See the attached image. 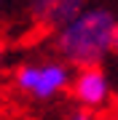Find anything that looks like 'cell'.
<instances>
[{
    "label": "cell",
    "mask_w": 118,
    "mask_h": 120,
    "mask_svg": "<svg viewBox=\"0 0 118 120\" xmlns=\"http://www.w3.org/2000/svg\"><path fill=\"white\" fill-rule=\"evenodd\" d=\"M118 27L115 11L105 5H89L83 13L59 27L54 35V48L59 59L75 69L99 67L107 53H113V32Z\"/></svg>",
    "instance_id": "cell-1"
},
{
    "label": "cell",
    "mask_w": 118,
    "mask_h": 120,
    "mask_svg": "<svg viewBox=\"0 0 118 120\" xmlns=\"http://www.w3.org/2000/svg\"><path fill=\"white\" fill-rule=\"evenodd\" d=\"M73 67L62 59H35L24 61L13 72V83L24 96L35 99V101H51L62 96L73 86Z\"/></svg>",
    "instance_id": "cell-2"
},
{
    "label": "cell",
    "mask_w": 118,
    "mask_h": 120,
    "mask_svg": "<svg viewBox=\"0 0 118 120\" xmlns=\"http://www.w3.org/2000/svg\"><path fill=\"white\" fill-rule=\"evenodd\" d=\"M110 94H113V83L110 75L105 72V67H83L75 69L73 86H70V96L81 104V109H99L107 104Z\"/></svg>",
    "instance_id": "cell-3"
},
{
    "label": "cell",
    "mask_w": 118,
    "mask_h": 120,
    "mask_svg": "<svg viewBox=\"0 0 118 120\" xmlns=\"http://www.w3.org/2000/svg\"><path fill=\"white\" fill-rule=\"evenodd\" d=\"M89 0H30L27 11H30L32 22L40 27H65L67 22H73L78 13L89 8Z\"/></svg>",
    "instance_id": "cell-4"
},
{
    "label": "cell",
    "mask_w": 118,
    "mask_h": 120,
    "mask_svg": "<svg viewBox=\"0 0 118 120\" xmlns=\"http://www.w3.org/2000/svg\"><path fill=\"white\" fill-rule=\"evenodd\" d=\"M67 120H99V117H97L94 112H89V109H78V112H73Z\"/></svg>",
    "instance_id": "cell-5"
},
{
    "label": "cell",
    "mask_w": 118,
    "mask_h": 120,
    "mask_svg": "<svg viewBox=\"0 0 118 120\" xmlns=\"http://www.w3.org/2000/svg\"><path fill=\"white\" fill-rule=\"evenodd\" d=\"M113 53H118V27H115V32H113Z\"/></svg>",
    "instance_id": "cell-6"
},
{
    "label": "cell",
    "mask_w": 118,
    "mask_h": 120,
    "mask_svg": "<svg viewBox=\"0 0 118 120\" xmlns=\"http://www.w3.org/2000/svg\"><path fill=\"white\" fill-rule=\"evenodd\" d=\"M3 56H5V45L0 43V64H3Z\"/></svg>",
    "instance_id": "cell-7"
}]
</instances>
